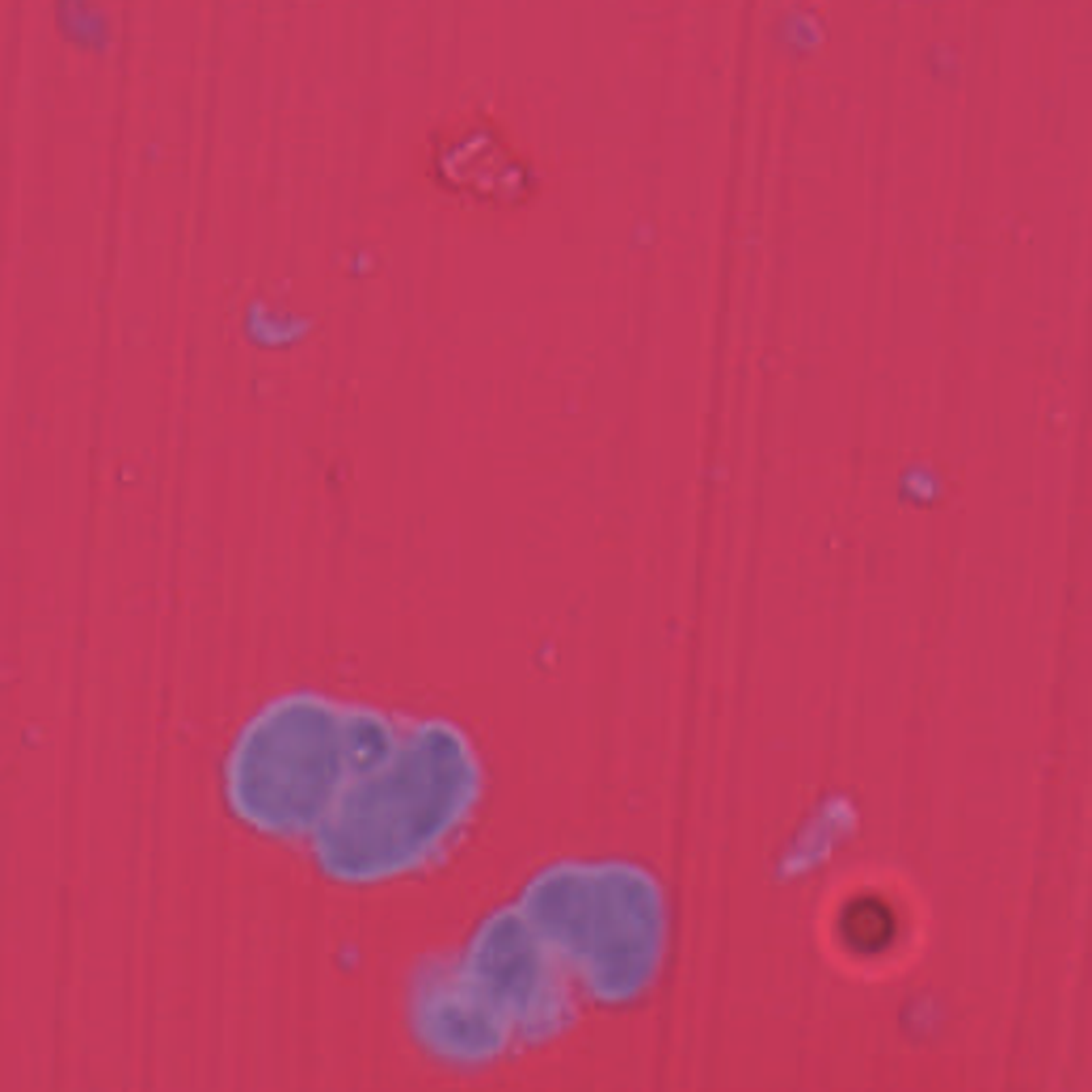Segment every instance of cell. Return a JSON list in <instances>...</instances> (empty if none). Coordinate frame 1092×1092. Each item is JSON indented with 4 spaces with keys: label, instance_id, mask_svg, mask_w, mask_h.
I'll return each mask as SVG.
<instances>
[{
    "label": "cell",
    "instance_id": "obj_1",
    "mask_svg": "<svg viewBox=\"0 0 1092 1092\" xmlns=\"http://www.w3.org/2000/svg\"><path fill=\"white\" fill-rule=\"evenodd\" d=\"M485 794L472 738L319 692L275 696L239 730L225 762L233 816L308 849L344 885H378L440 864Z\"/></svg>",
    "mask_w": 1092,
    "mask_h": 1092
},
{
    "label": "cell",
    "instance_id": "obj_2",
    "mask_svg": "<svg viewBox=\"0 0 1092 1092\" xmlns=\"http://www.w3.org/2000/svg\"><path fill=\"white\" fill-rule=\"evenodd\" d=\"M457 956L516 1048L551 1042L572 1020V979L514 902L480 922Z\"/></svg>",
    "mask_w": 1092,
    "mask_h": 1092
},
{
    "label": "cell",
    "instance_id": "obj_3",
    "mask_svg": "<svg viewBox=\"0 0 1092 1092\" xmlns=\"http://www.w3.org/2000/svg\"><path fill=\"white\" fill-rule=\"evenodd\" d=\"M408 1022L420 1048L453 1067H483L516 1048L457 954L422 962L412 975Z\"/></svg>",
    "mask_w": 1092,
    "mask_h": 1092
}]
</instances>
